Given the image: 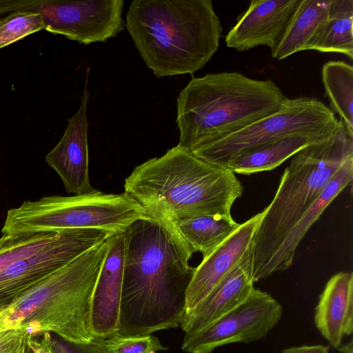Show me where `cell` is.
<instances>
[{
    "mask_svg": "<svg viewBox=\"0 0 353 353\" xmlns=\"http://www.w3.org/2000/svg\"><path fill=\"white\" fill-rule=\"evenodd\" d=\"M88 82L87 75L79 109L68 119L59 143L46 156V163L59 175L67 192L74 195L96 190L90 185L88 171Z\"/></svg>",
    "mask_w": 353,
    "mask_h": 353,
    "instance_id": "30bf717a",
    "label": "cell"
},
{
    "mask_svg": "<svg viewBox=\"0 0 353 353\" xmlns=\"http://www.w3.org/2000/svg\"><path fill=\"white\" fill-rule=\"evenodd\" d=\"M321 78L325 94L347 133L353 137V68L343 61L323 64Z\"/></svg>",
    "mask_w": 353,
    "mask_h": 353,
    "instance_id": "44dd1931",
    "label": "cell"
},
{
    "mask_svg": "<svg viewBox=\"0 0 353 353\" xmlns=\"http://www.w3.org/2000/svg\"><path fill=\"white\" fill-rule=\"evenodd\" d=\"M124 249V233L110 237L91 302L90 330L94 337L106 339L118 332Z\"/></svg>",
    "mask_w": 353,
    "mask_h": 353,
    "instance_id": "4fadbf2b",
    "label": "cell"
},
{
    "mask_svg": "<svg viewBox=\"0 0 353 353\" xmlns=\"http://www.w3.org/2000/svg\"><path fill=\"white\" fill-rule=\"evenodd\" d=\"M352 349H353V347H352V341H351L349 343L346 344V345H341L338 350L341 352V353H353L352 352Z\"/></svg>",
    "mask_w": 353,
    "mask_h": 353,
    "instance_id": "f546056e",
    "label": "cell"
},
{
    "mask_svg": "<svg viewBox=\"0 0 353 353\" xmlns=\"http://www.w3.org/2000/svg\"><path fill=\"white\" fill-rule=\"evenodd\" d=\"M30 332L26 328H11L0 332V353H12Z\"/></svg>",
    "mask_w": 353,
    "mask_h": 353,
    "instance_id": "484cf974",
    "label": "cell"
},
{
    "mask_svg": "<svg viewBox=\"0 0 353 353\" xmlns=\"http://www.w3.org/2000/svg\"><path fill=\"white\" fill-rule=\"evenodd\" d=\"M125 192L153 219L176 224L205 215H231L243 188L232 171L195 157L178 145L137 166Z\"/></svg>",
    "mask_w": 353,
    "mask_h": 353,
    "instance_id": "7a4b0ae2",
    "label": "cell"
},
{
    "mask_svg": "<svg viewBox=\"0 0 353 353\" xmlns=\"http://www.w3.org/2000/svg\"><path fill=\"white\" fill-rule=\"evenodd\" d=\"M114 235L99 229L60 232L46 247L0 272V313L45 277Z\"/></svg>",
    "mask_w": 353,
    "mask_h": 353,
    "instance_id": "ba28073f",
    "label": "cell"
},
{
    "mask_svg": "<svg viewBox=\"0 0 353 353\" xmlns=\"http://www.w3.org/2000/svg\"><path fill=\"white\" fill-rule=\"evenodd\" d=\"M353 179V156L348 157L323 188L316 199L290 231L267 271V277L288 269L298 245L314 222L332 201Z\"/></svg>",
    "mask_w": 353,
    "mask_h": 353,
    "instance_id": "2e32d148",
    "label": "cell"
},
{
    "mask_svg": "<svg viewBox=\"0 0 353 353\" xmlns=\"http://www.w3.org/2000/svg\"><path fill=\"white\" fill-rule=\"evenodd\" d=\"M351 156L353 137L339 119L329 139L310 145L292 157L254 236V282L267 278L268 268L290 231Z\"/></svg>",
    "mask_w": 353,
    "mask_h": 353,
    "instance_id": "8992f818",
    "label": "cell"
},
{
    "mask_svg": "<svg viewBox=\"0 0 353 353\" xmlns=\"http://www.w3.org/2000/svg\"><path fill=\"white\" fill-rule=\"evenodd\" d=\"M331 0H299L272 57L284 59L306 50L309 42L326 21Z\"/></svg>",
    "mask_w": 353,
    "mask_h": 353,
    "instance_id": "e0dca14e",
    "label": "cell"
},
{
    "mask_svg": "<svg viewBox=\"0 0 353 353\" xmlns=\"http://www.w3.org/2000/svg\"><path fill=\"white\" fill-rule=\"evenodd\" d=\"M50 332L32 336L29 341V345L34 353H52L50 347Z\"/></svg>",
    "mask_w": 353,
    "mask_h": 353,
    "instance_id": "4316f807",
    "label": "cell"
},
{
    "mask_svg": "<svg viewBox=\"0 0 353 353\" xmlns=\"http://www.w3.org/2000/svg\"><path fill=\"white\" fill-rule=\"evenodd\" d=\"M337 52L353 59V0H331L326 21L306 50Z\"/></svg>",
    "mask_w": 353,
    "mask_h": 353,
    "instance_id": "d6986e66",
    "label": "cell"
},
{
    "mask_svg": "<svg viewBox=\"0 0 353 353\" xmlns=\"http://www.w3.org/2000/svg\"><path fill=\"white\" fill-rule=\"evenodd\" d=\"M353 274L341 272L327 282L315 308L314 323L321 335L336 349L353 331Z\"/></svg>",
    "mask_w": 353,
    "mask_h": 353,
    "instance_id": "9a60e30c",
    "label": "cell"
},
{
    "mask_svg": "<svg viewBox=\"0 0 353 353\" xmlns=\"http://www.w3.org/2000/svg\"><path fill=\"white\" fill-rule=\"evenodd\" d=\"M263 210L239 228L195 268L187 292L185 313L194 309L236 266L253 242Z\"/></svg>",
    "mask_w": 353,
    "mask_h": 353,
    "instance_id": "7c38bea8",
    "label": "cell"
},
{
    "mask_svg": "<svg viewBox=\"0 0 353 353\" xmlns=\"http://www.w3.org/2000/svg\"><path fill=\"white\" fill-rule=\"evenodd\" d=\"M109 244L110 237L34 285L0 313V332L26 328L34 336L92 341V298Z\"/></svg>",
    "mask_w": 353,
    "mask_h": 353,
    "instance_id": "5b68a950",
    "label": "cell"
},
{
    "mask_svg": "<svg viewBox=\"0 0 353 353\" xmlns=\"http://www.w3.org/2000/svg\"><path fill=\"white\" fill-rule=\"evenodd\" d=\"M299 0H252L228 32L227 47L247 51L265 46L276 49Z\"/></svg>",
    "mask_w": 353,
    "mask_h": 353,
    "instance_id": "8fae6325",
    "label": "cell"
},
{
    "mask_svg": "<svg viewBox=\"0 0 353 353\" xmlns=\"http://www.w3.org/2000/svg\"><path fill=\"white\" fill-rule=\"evenodd\" d=\"M338 123L334 112L322 101L305 96L285 97L276 112L190 152L204 161L225 168L236 157L285 137L304 135L328 139Z\"/></svg>",
    "mask_w": 353,
    "mask_h": 353,
    "instance_id": "52a82bcc",
    "label": "cell"
},
{
    "mask_svg": "<svg viewBox=\"0 0 353 353\" xmlns=\"http://www.w3.org/2000/svg\"><path fill=\"white\" fill-rule=\"evenodd\" d=\"M330 347L323 345H301L284 349L282 353H329Z\"/></svg>",
    "mask_w": 353,
    "mask_h": 353,
    "instance_id": "83f0119b",
    "label": "cell"
},
{
    "mask_svg": "<svg viewBox=\"0 0 353 353\" xmlns=\"http://www.w3.org/2000/svg\"><path fill=\"white\" fill-rule=\"evenodd\" d=\"M125 24L158 78L202 68L217 51L223 32L210 0H134Z\"/></svg>",
    "mask_w": 353,
    "mask_h": 353,
    "instance_id": "3957f363",
    "label": "cell"
},
{
    "mask_svg": "<svg viewBox=\"0 0 353 353\" xmlns=\"http://www.w3.org/2000/svg\"><path fill=\"white\" fill-rule=\"evenodd\" d=\"M326 139L304 135L285 137L236 157L228 163L225 168L246 175L272 170L301 149Z\"/></svg>",
    "mask_w": 353,
    "mask_h": 353,
    "instance_id": "ac0fdd59",
    "label": "cell"
},
{
    "mask_svg": "<svg viewBox=\"0 0 353 353\" xmlns=\"http://www.w3.org/2000/svg\"><path fill=\"white\" fill-rule=\"evenodd\" d=\"M59 232L18 236L2 235L0 238V272L15 261L46 247Z\"/></svg>",
    "mask_w": 353,
    "mask_h": 353,
    "instance_id": "7402d4cb",
    "label": "cell"
},
{
    "mask_svg": "<svg viewBox=\"0 0 353 353\" xmlns=\"http://www.w3.org/2000/svg\"><path fill=\"white\" fill-rule=\"evenodd\" d=\"M50 347L52 353H108L103 339L98 337L86 343H77L51 334Z\"/></svg>",
    "mask_w": 353,
    "mask_h": 353,
    "instance_id": "d4e9b609",
    "label": "cell"
},
{
    "mask_svg": "<svg viewBox=\"0 0 353 353\" xmlns=\"http://www.w3.org/2000/svg\"><path fill=\"white\" fill-rule=\"evenodd\" d=\"M285 99L272 79L238 72L192 77L176 99L178 145L192 152L276 112Z\"/></svg>",
    "mask_w": 353,
    "mask_h": 353,
    "instance_id": "277c9868",
    "label": "cell"
},
{
    "mask_svg": "<svg viewBox=\"0 0 353 353\" xmlns=\"http://www.w3.org/2000/svg\"><path fill=\"white\" fill-rule=\"evenodd\" d=\"M108 353H157L167 350L156 336L149 334L138 336H123L114 334L103 339Z\"/></svg>",
    "mask_w": 353,
    "mask_h": 353,
    "instance_id": "cb8c5ba5",
    "label": "cell"
},
{
    "mask_svg": "<svg viewBox=\"0 0 353 353\" xmlns=\"http://www.w3.org/2000/svg\"><path fill=\"white\" fill-rule=\"evenodd\" d=\"M119 325L116 334L149 335L179 326L195 268L193 251L173 223L148 218L124 233Z\"/></svg>",
    "mask_w": 353,
    "mask_h": 353,
    "instance_id": "6da1fadb",
    "label": "cell"
},
{
    "mask_svg": "<svg viewBox=\"0 0 353 353\" xmlns=\"http://www.w3.org/2000/svg\"><path fill=\"white\" fill-rule=\"evenodd\" d=\"M252 244L236 266L192 310L184 314L179 326L185 334L194 332L228 313L255 289Z\"/></svg>",
    "mask_w": 353,
    "mask_h": 353,
    "instance_id": "5bb4252c",
    "label": "cell"
},
{
    "mask_svg": "<svg viewBox=\"0 0 353 353\" xmlns=\"http://www.w3.org/2000/svg\"><path fill=\"white\" fill-rule=\"evenodd\" d=\"M231 215H205L179 221L176 228L193 252L203 258L221 244L240 226Z\"/></svg>",
    "mask_w": 353,
    "mask_h": 353,
    "instance_id": "ffe728a7",
    "label": "cell"
},
{
    "mask_svg": "<svg viewBox=\"0 0 353 353\" xmlns=\"http://www.w3.org/2000/svg\"><path fill=\"white\" fill-rule=\"evenodd\" d=\"M282 313L281 305L271 294L254 289L228 313L199 330L185 334L182 350L188 353H212L223 345L257 341L278 323Z\"/></svg>",
    "mask_w": 353,
    "mask_h": 353,
    "instance_id": "9c48e42d",
    "label": "cell"
},
{
    "mask_svg": "<svg viewBox=\"0 0 353 353\" xmlns=\"http://www.w3.org/2000/svg\"><path fill=\"white\" fill-rule=\"evenodd\" d=\"M44 29L41 14L18 10L0 18V49Z\"/></svg>",
    "mask_w": 353,
    "mask_h": 353,
    "instance_id": "603a6c76",
    "label": "cell"
},
{
    "mask_svg": "<svg viewBox=\"0 0 353 353\" xmlns=\"http://www.w3.org/2000/svg\"><path fill=\"white\" fill-rule=\"evenodd\" d=\"M34 336L30 332L23 337L12 353H34L29 345L30 338Z\"/></svg>",
    "mask_w": 353,
    "mask_h": 353,
    "instance_id": "f1b7e54d",
    "label": "cell"
}]
</instances>
